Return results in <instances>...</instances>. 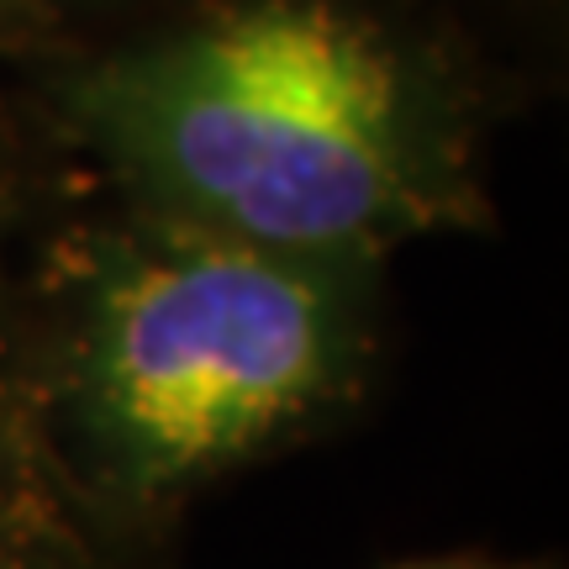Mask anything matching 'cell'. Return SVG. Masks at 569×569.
<instances>
[{
	"label": "cell",
	"mask_w": 569,
	"mask_h": 569,
	"mask_svg": "<svg viewBox=\"0 0 569 569\" xmlns=\"http://www.w3.org/2000/svg\"><path fill=\"white\" fill-rule=\"evenodd\" d=\"M84 117L163 217L343 264L427 217L401 69L322 0H248L122 53Z\"/></svg>",
	"instance_id": "1"
},
{
	"label": "cell",
	"mask_w": 569,
	"mask_h": 569,
	"mask_svg": "<svg viewBox=\"0 0 569 569\" xmlns=\"http://www.w3.org/2000/svg\"><path fill=\"white\" fill-rule=\"evenodd\" d=\"M338 269L159 217L106 253L80 311V407L138 496L243 465L327 407L348 369Z\"/></svg>",
	"instance_id": "2"
},
{
	"label": "cell",
	"mask_w": 569,
	"mask_h": 569,
	"mask_svg": "<svg viewBox=\"0 0 569 569\" xmlns=\"http://www.w3.org/2000/svg\"><path fill=\"white\" fill-rule=\"evenodd\" d=\"M0 569H96L0 280Z\"/></svg>",
	"instance_id": "3"
},
{
	"label": "cell",
	"mask_w": 569,
	"mask_h": 569,
	"mask_svg": "<svg viewBox=\"0 0 569 569\" xmlns=\"http://www.w3.org/2000/svg\"><path fill=\"white\" fill-rule=\"evenodd\" d=\"M401 569H490V565H469V559H422V565H401Z\"/></svg>",
	"instance_id": "4"
}]
</instances>
